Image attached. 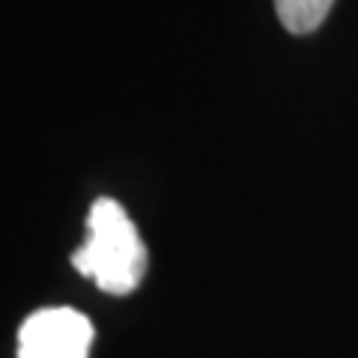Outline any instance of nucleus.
I'll use <instances>...</instances> for the list:
<instances>
[{
    "instance_id": "obj_1",
    "label": "nucleus",
    "mask_w": 358,
    "mask_h": 358,
    "mask_svg": "<svg viewBox=\"0 0 358 358\" xmlns=\"http://www.w3.org/2000/svg\"><path fill=\"white\" fill-rule=\"evenodd\" d=\"M87 230L90 236L72 254V266L110 296L138 289L147 272V245L141 242L126 209L110 197H99L90 206Z\"/></svg>"
},
{
    "instance_id": "obj_2",
    "label": "nucleus",
    "mask_w": 358,
    "mask_h": 358,
    "mask_svg": "<svg viewBox=\"0 0 358 358\" xmlns=\"http://www.w3.org/2000/svg\"><path fill=\"white\" fill-rule=\"evenodd\" d=\"M93 322L75 308H42L21 322L18 358H90Z\"/></svg>"
},
{
    "instance_id": "obj_3",
    "label": "nucleus",
    "mask_w": 358,
    "mask_h": 358,
    "mask_svg": "<svg viewBox=\"0 0 358 358\" xmlns=\"http://www.w3.org/2000/svg\"><path fill=\"white\" fill-rule=\"evenodd\" d=\"M331 6L334 0H275V13L281 24L296 36H308L317 30L329 18Z\"/></svg>"
}]
</instances>
